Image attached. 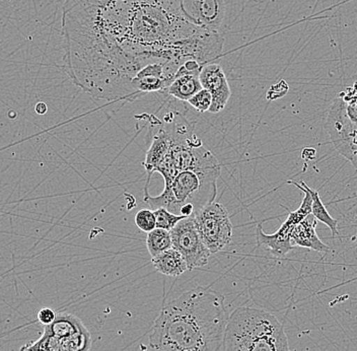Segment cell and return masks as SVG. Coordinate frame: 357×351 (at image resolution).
Returning <instances> with one entry per match:
<instances>
[{"instance_id": "obj_16", "label": "cell", "mask_w": 357, "mask_h": 351, "mask_svg": "<svg viewBox=\"0 0 357 351\" xmlns=\"http://www.w3.org/2000/svg\"><path fill=\"white\" fill-rule=\"evenodd\" d=\"M256 238L258 246H262L267 251L278 258L287 256L294 248L289 237L281 236L278 232L272 234H267L263 231L261 223L257 227Z\"/></svg>"}, {"instance_id": "obj_23", "label": "cell", "mask_w": 357, "mask_h": 351, "mask_svg": "<svg viewBox=\"0 0 357 351\" xmlns=\"http://www.w3.org/2000/svg\"><path fill=\"white\" fill-rule=\"evenodd\" d=\"M56 316H57V315H56L54 311L49 308H42L39 314H38V320H39L42 325L47 326L50 325L51 323L54 322Z\"/></svg>"}, {"instance_id": "obj_18", "label": "cell", "mask_w": 357, "mask_h": 351, "mask_svg": "<svg viewBox=\"0 0 357 351\" xmlns=\"http://www.w3.org/2000/svg\"><path fill=\"white\" fill-rule=\"evenodd\" d=\"M146 247L151 258L158 256L160 253L173 248L171 232L166 230L156 229L147 234Z\"/></svg>"}, {"instance_id": "obj_3", "label": "cell", "mask_w": 357, "mask_h": 351, "mask_svg": "<svg viewBox=\"0 0 357 351\" xmlns=\"http://www.w3.org/2000/svg\"><path fill=\"white\" fill-rule=\"evenodd\" d=\"M223 351H290L284 327L261 308L240 307L229 315Z\"/></svg>"}, {"instance_id": "obj_21", "label": "cell", "mask_w": 357, "mask_h": 351, "mask_svg": "<svg viewBox=\"0 0 357 351\" xmlns=\"http://www.w3.org/2000/svg\"><path fill=\"white\" fill-rule=\"evenodd\" d=\"M190 105L200 113L209 111L212 104V96L207 89H202L188 100Z\"/></svg>"}, {"instance_id": "obj_8", "label": "cell", "mask_w": 357, "mask_h": 351, "mask_svg": "<svg viewBox=\"0 0 357 351\" xmlns=\"http://www.w3.org/2000/svg\"><path fill=\"white\" fill-rule=\"evenodd\" d=\"M187 17L196 26L218 32L225 17V0H182Z\"/></svg>"}, {"instance_id": "obj_13", "label": "cell", "mask_w": 357, "mask_h": 351, "mask_svg": "<svg viewBox=\"0 0 357 351\" xmlns=\"http://www.w3.org/2000/svg\"><path fill=\"white\" fill-rule=\"evenodd\" d=\"M33 343L49 351H89L91 339V334L86 328L69 338L59 339L43 334L39 341Z\"/></svg>"}, {"instance_id": "obj_17", "label": "cell", "mask_w": 357, "mask_h": 351, "mask_svg": "<svg viewBox=\"0 0 357 351\" xmlns=\"http://www.w3.org/2000/svg\"><path fill=\"white\" fill-rule=\"evenodd\" d=\"M300 184L311 194L312 199V214L314 216V218H316L317 221H321V223H323L324 225H327V227L331 230L333 238H335V237H340V234H339L338 231V221L330 216L329 212H328L327 209H326L325 204L323 203L322 199H321L320 195H319V192L307 186V184H305V182H301Z\"/></svg>"}, {"instance_id": "obj_9", "label": "cell", "mask_w": 357, "mask_h": 351, "mask_svg": "<svg viewBox=\"0 0 357 351\" xmlns=\"http://www.w3.org/2000/svg\"><path fill=\"white\" fill-rule=\"evenodd\" d=\"M201 86L212 96V104L208 112L220 113L231 99V91L225 70L216 62L205 64L199 75Z\"/></svg>"}, {"instance_id": "obj_22", "label": "cell", "mask_w": 357, "mask_h": 351, "mask_svg": "<svg viewBox=\"0 0 357 351\" xmlns=\"http://www.w3.org/2000/svg\"><path fill=\"white\" fill-rule=\"evenodd\" d=\"M287 91H289V86H287V82L281 80L279 84H275V86L272 87L269 89V91L267 93V99L273 100L282 98L283 96L287 95Z\"/></svg>"}, {"instance_id": "obj_26", "label": "cell", "mask_w": 357, "mask_h": 351, "mask_svg": "<svg viewBox=\"0 0 357 351\" xmlns=\"http://www.w3.org/2000/svg\"><path fill=\"white\" fill-rule=\"evenodd\" d=\"M356 247H357V232H356Z\"/></svg>"}, {"instance_id": "obj_15", "label": "cell", "mask_w": 357, "mask_h": 351, "mask_svg": "<svg viewBox=\"0 0 357 351\" xmlns=\"http://www.w3.org/2000/svg\"><path fill=\"white\" fill-rule=\"evenodd\" d=\"M86 329L77 317L73 314H59L50 325L45 326L44 335L55 338H69Z\"/></svg>"}, {"instance_id": "obj_1", "label": "cell", "mask_w": 357, "mask_h": 351, "mask_svg": "<svg viewBox=\"0 0 357 351\" xmlns=\"http://www.w3.org/2000/svg\"><path fill=\"white\" fill-rule=\"evenodd\" d=\"M62 33L66 73L93 100H137L136 75L153 64L202 66L222 56L218 32L196 26L182 0H66Z\"/></svg>"}, {"instance_id": "obj_5", "label": "cell", "mask_w": 357, "mask_h": 351, "mask_svg": "<svg viewBox=\"0 0 357 351\" xmlns=\"http://www.w3.org/2000/svg\"><path fill=\"white\" fill-rule=\"evenodd\" d=\"M325 129L335 149L357 170V106L337 98L328 112Z\"/></svg>"}, {"instance_id": "obj_19", "label": "cell", "mask_w": 357, "mask_h": 351, "mask_svg": "<svg viewBox=\"0 0 357 351\" xmlns=\"http://www.w3.org/2000/svg\"><path fill=\"white\" fill-rule=\"evenodd\" d=\"M153 212L155 216L156 227L169 232H171L181 221L186 218L184 216H178V214L169 211L165 207H160V209L153 210Z\"/></svg>"}, {"instance_id": "obj_27", "label": "cell", "mask_w": 357, "mask_h": 351, "mask_svg": "<svg viewBox=\"0 0 357 351\" xmlns=\"http://www.w3.org/2000/svg\"><path fill=\"white\" fill-rule=\"evenodd\" d=\"M357 78V77H356Z\"/></svg>"}, {"instance_id": "obj_10", "label": "cell", "mask_w": 357, "mask_h": 351, "mask_svg": "<svg viewBox=\"0 0 357 351\" xmlns=\"http://www.w3.org/2000/svg\"><path fill=\"white\" fill-rule=\"evenodd\" d=\"M171 145L172 135L167 130L166 127L164 126L158 129L155 135H153L151 147L147 151L145 160L142 163L147 174L144 192H149L151 176L155 173L156 169L164 162L167 154H169V149H171Z\"/></svg>"}, {"instance_id": "obj_11", "label": "cell", "mask_w": 357, "mask_h": 351, "mask_svg": "<svg viewBox=\"0 0 357 351\" xmlns=\"http://www.w3.org/2000/svg\"><path fill=\"white\" fill-rule=\"evenodd\" d=\"M201 71L190 70L183 64L178 68L175 80L167 89V95L188 102L195 94L202 89L199 80Z\"/></svg>"}, {"instance_id": "obj_20", "label": "cell", "mask_w": 357, "mask_h": 351, "mask_svg": "<svg viewBox=\"0 0 357 351\" xmlns=\"http://www.w3.org/2000/svg\"><path fill=\"white\" fill-rule=\"evenodd\" d=\"M136 227L140 231L151 232L156 229V220L155 212L151 209H142L136 214L135 218H134Z\"/></svg>"}, {"instance_id": "obj_6", "label": "cell", "mask_w": 357, "mask_h": 351, "mask_svg": "<svg viewBox=\"0 0 357 351\" xmlns=\"http://www.w3.org/2000/svg\"><path fill=\"white\" fill-rule=\"evenodd\" d=\"M196 227L207 249L215 254L225 249L233 237V223L229 212L220 203L213 201L193 216Z\"/></svg>"}, {"instance_id": "obj_2", "label": "cell", "mask_w": 357, "mask_h": 351, "mask_svg": "<svg viewBox=\"0 0 357 351\" xmlns=\"http://www.w3.org/2000/svg\"><path fill=\"white\" fill-rule=\"evenodd\" d=\"M229 318L220 292L188 290L162 308L151 329L149 351H223Z\"/></svg>"}, {"instance_id": "obj_7", "label": "cell", "mask_w": 357, "mask_h": 351, "mask_svg": "<svg viewBox=\"0 0 357 351\" xmlns=\"http://www.w3.org/2000/svg\"><path fill=\"white\" fill-rule=\"evenodd\" d=\"M173 248L186 261L188 270L207 265L211 252L201 240L193 216L184 218L171 231Z\"/></svg>"}, {"instance_id": "obj_12", "label": "cell", "mask_w": 357, "mask_h": 351, "mask_svg": "<svg viewBox=\"0 0 357 351\" xmlns=\"http://www.w3.org/2000/svg\"><path fill=\"white\" fill-rule=\"evenodd\" d=\"M316 227L317 220L311 214L292 230L290 234L292 245L300 246L301 248H307L317 252L331 251V249L319 238Z\"/></svg>"}, {"instance_id": "obj_24", "label": "cell", "mask_w": 357, "mask_h": 351, "mask_svg": "<svg viewBox=\"0 0 357 351\" xmlns=\"http://www.w3.org/2000/svg\"><path fill=\"white\" fill-rule=\"evenodd\" d=\"M301 158L305 160H312L316 158V151L314 149H305L301 154Z\"/></svg>"}, {"instance_id": "obj_25", "label": "cell", "mask_w": 357, "mask_h": 351, "mask_svg": "<svg viewBox=\"0 0 357 351\" xmlns=\"http://www.w3.org/2000/svg\"><path fill=\"white\" fill-rule=\"evenodd\" d=\"M35 110L37 112V114H39V115H44V114H46L47 111H48V107H47V105L45 104V103L40 102L36 105Z\"/></svg>"}, {"instance_id": "obj_14", "label": "cell", "mask_w": 357, "mask_h": 351, "mask_svg": "<svg viewBox=\"0 0 357 351\" xmlns=\"http://www.w3.org/2000/svg\"><path fill=\"white\" fill-rule=\"evenodd\" d=\"M153 267L167 276L178 277L188 270L186 261L177 250L171 248L151 258Z\"/></svg>"}, {"instance_id": "obj_4", "label": "cell", "mask_w": 357, "mask_h": 351, "mask_svg": "<svg viewBox=\"0 0 357 351\" xmlns=\"http://www.w3.org/2000/svg\"><path fill=\"white\" fill-rule=\"evenodd\" d=\"M220 174L198 173L186 170L174 179L169 186L158 196H151L144 192V202L153 210L165 207L169 211L180 216V210L185 204L194 205L195 214L208 203L215 201L218 195V177Z\"/></svg>"}]
</instances>
